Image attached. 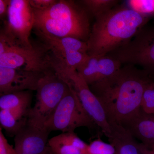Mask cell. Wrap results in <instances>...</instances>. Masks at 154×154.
<instances>
[{"instance_id":"7","label":"cell","mask_w":154,"mask_h":154,"mask_svg":"<svg viewBox=\"0 0 154 154\" xmlns=\"http://www.w3.org/2000/svg\"><path fill=\"white\" fill-rule=\"evenodd\" d=\"M54 70L73 88L84 109L96 125L106 137L110 134V126L105 109L82 76L76 70L62 67L54 66Z\"/></svg>"},{"instance_id":"15","label":"cell","mask_w":154,"mask_h":154,"mask_svg":"<svg viewBox=\"0 0 154 154\" xmlns=\"http://www.w3.org/2000/svg\"><path fill=\"white\" fill-rule=\"evenodd\" d=\"M36 34L43 42L47 51L60 52L67 51H77L88 54L87 42L73 37H58L36 31Z\"/></svg>"},{"instance_id":"24","label":"cell","mask_w":154,"mask_h":154,"mask_svg":"<svg viewBox=\"0 0 154 154\" xmlns=\"http://www.w3.org/2000/svg\"><path fill=\"white\" fill-rule=\"evenodd\" d=\"M56 1L55 0H30L29 2L33 9L44 10L52 5Z\"/></svg>"},{"instance_id":"1","label":"cell","mask_w":154,"mask_h":154,"mask_svg":"<svg viewBox=\"0 0 154 154\" xmlns=\"http://www.w3.org/2000/svg\"><path fill=\"white\" fill-rule=\"evenodd\" d=\"M147 74L133 65L125 64L112 76L89 86L108 122L124 126L140 113L144 93L153 84Z\"/></svg>"},{"instance_id":"13","label":"cell","mask_w":154,"mask_h":154,"mask_svg":"<svg viewBox=\"0 0 154 154\" xmlns=\"http://www.w3.org/2000/svg\"><path fill=\"white\" fill-rule=\"evenodd\" d=\"M147 148L154 151V114L140 112L124 126Z\"/></svg>"},{"instance_id":"20","label":"cell","mask_w":154,"mask_h":154,"mask_svg":"<svg viewBox=\"0 0 154 154\" xmlns=\"http://www.w3.org/2000/svg\"><path fill=\"white\" fill-rule=\"evenodd\" d=\"M125 3L127 8L143 17L154 14V0H128Z\"/></svg>"},{"instance_id":"16","label":"cell","mask_w":154,"mask_h":154,"mask_svg":"<svg viewBox=\"0 0 154 154\" xmlns=\"http://www.w3.org/2000/svg\"><path fill=\"white\" fill-rule=\"evenodd\" d=\"M31 108L0 110L1 127L15 137L27 122Z\"/></svg>"},{"instance_id":"18","label":"cell","mask_w":154,"mask_h":154,"mask_svg":"<svg viewBox=\"0 0 154 154\" xmlns=\"http://www.w3.org/2000/svg\"><path fill=\"white\" fill-rule=\"evenodd\" d=\"M76 71L89 86L103 79V72L99 66L98 56L89 55Z\"/></svg>"},{"instance_id":"11","label":"cell","mask_w":154,"mask_h":154,"mask_svg":"<svg viewBox=\"0 0 154 154\" xmlns=\"http://www.w3.org/2000/svg\"><path fill=\"white\" fill-rule=\"evenodd\" d=\"M45 73L0 66V96L20 91H36Z\"/></svg>"},{"instance_id":"12","label":"cell","mask_w":154,"mask_h":154,"mask_svg":"<svg viewBox=\"0 0 154 154\" xmlns=\"http://www.w3.org/2000/svg\"><path fill=\"white\" fill-rule=\"evenodd\" d=\"M111 132L107 135L110 143L115 148L116 154H149V149L122 125L109 122Z\"/></svg>"},{"instance_id":"23","label":"cell","mask_w":154,"mask_h":154,"mask_svg":"<svg viewBox=\"0 0 154 154\" xmlns=\"http://www.w3.org/2000/svg\"><path fill=\"white\" fill-rule=\"evenodd\" d=\"M0 127V154H17L15 148L9 143Z\"/></svg>"},{"instance_id":"19","label":"cell","mask_w":154,"mask_h":154,"mask_svg":"<svg viewBox=\"0 0 154 154\" xmlns=\"http://www.w3.org/2000/svg\"><path fill=\"white\" fill-rule=\"evenodd\" d=\"M117 0H83L80 1L87 12L96 17L117 6Z\"/></svg>"},{"instance_id":"4","label":"cell","mask_w":154,"mask_h":154,"mask_svg":"<svg viewBox=\"0 0 154 154\" xmlns=\"http://www.w3.org/2000/svg\"><path fill=\"white\" fill-rule=\"evenodd\" d=\"M47 51L44 46L28 47L1 29L0 66L45 73L52 69Z\"/></svg>"},{"instance_id":"17","label":"cell","mask_w":154,"mask_h":154,"mask_svg":"<svg viewBox=\"0 0 154 154\" xmlns=\"http://www.w3.org/2000/svg\"><path fill=\"white\" fill-rule=\"evenodd\" d=\"M32 91L15 92L0 97L1 110L30 109L33 99Z\"/></svg>"},{"instance_id":"10","label":"cell","mask_w":154,"mask_h":154,"mask_svg":"<svg viewBox=\"0 0 154 154\" xmlns=\"http://www.w3.org/2000/svg\"><path fill=\"white\" fill-rule=\"evenodd\" d=\"M44 125L28 118L27 122L14 137L17 154H42L46 149L50 133Z\"/></svg>"},{"instance_id":"8","label":"cell","mask_w":154,"mask_h":154,"mask_svg":"<svg viewBox=\"0 0 154 154\" xmlns=\"http://www.w3.org/2000/svg\"><path fill=\"white\" fill-rule=\"evenodd\" d=\"M122 64L154 69V29L145 26L128 43L108 54Z\"/></svg>"},{"instance_id":"3","label":"cell","mask_w":154,"mask_h":154,"mask_svg":"<svg viewBox=\"0 0 154 154\" xmlns=\"http://www.w3.org/2000/svg\"><path fill=\"white\" fill-rule=\"evenodd\" d=\"M33 9L36 31L88 41L91 31L88 12L74 1H57L45 10Z\"/></svg>"},{"instance_id":"21","label":"cell","mask_w":154,"mask_h":154,"mask_svg":"<svg viewBox=\"0 0 154 154\" xmlns=\"http://www.w3.org/2000/svg\"><path fill=\"white\" fill-rule=\"evenodd\" d=\"M88 154H116V151L111 144L106 143L98 139L88 145Z\"/></svg>"},{"instance_id":"9","label":"cell","mask_w":154,"mask_h":154,"mask_svg":"<svg viewBox=\"0 0 154 154\" xmlns=\"http://www.w3.org/2000/svg\"><path fill=\"white\" fill-rule=\"evenodd\" d=\"M33 9L27 0H10L4 30L28 47H33L30 37L34 28Z\"/></svg>"},{"instance_id":"22","label":"cell","mask_w":154,"mask_h":154,"mask_svg":"<svg viewBox=\"0 0 154 154\" xmlns=\"http://www.w3.org/2000/svg\"><path fill=\"white\" fill-rule=\"evenodd\" d=\"M141 110L147 114H154V84L147 88L144 93Z\"/></svg>"},{"instance_id":"2","label":"cell","mask_w":154,"mask_h":154,"mask_svg":"<svg viewBox=\"0 0 154 154\" xmlns=\"http://www.w3.org/2000/svg\"><path fill=\"white\" fill-rule=\"evenodd\" d=\"M95 18L87 42L88 54L95 56L108 55L128 43L148 21L125 5L116 6Z\"/></svg>"},{"instance_id":"14","label":"cell","mask_w":154,"mask_h":154,"mask_svg":"<svg viewBox=\"0 0 154 154\" xmlns=\"http://www.w3.org/2000/svg\"><path fill=\"white\" fill-rule=\"evenodd\" d=\"M48 146L53 154H88V145L74 132L62 133L51 138Z\"/></svg>"},{"instance_id":"5","label":"cell","mask_w":154,"mask_h":154,"mask_svg":"<svg viewBox=\"0 0 154 154\" xmlns=\"http://www.w3.org/2000/svg\"><path fill=\"white\" fill-rule=\"evenodd\" d=\"M69 89V84L54 70L45 72L38 82L36 102L30 109L28 118L45 125Z\"/></svg>"},{"instance_id":"6","label":"cell","mask_w":154,"mask_h":154,"mask_svg":"<svg viewBox=\"0 0 154 154\" xmlns=\"http://www.w3.org/2000/svg\"><path fill=\"white\" fill-rule=\"evenodd\" d=\"M68 84L69 90L46 122L45 126L50 132L53 131L74 132L77 128L81 127L94 129L97 125L84 109L75 91Z\"/></svg>"},{"instance_id":"26","label":"cell","mask_w":154,"mask_h":154,"mask_svg":"<svg viewBox=\"0 0 154 154\" xmlns=\"http://www.w3.org/2000/svg\"><path fill=\"white\" fill-rule=\"evenodd\" d=\"M42 154H53L51 150L49 148V147L47 145V148H46V149L45 150L44 152Z\"/></svg>"},{"instance_id":"25","label":"cell","mask_w":154,"mask_h":154,"mask_svg":"<svg viewBox=\"0 0 154 154\" xmlns=\"http://www.w3.org/2000/svg\"><path fill=\"white\" fill-rule=\"evenodd\" d=\"M10 1L0 0V18L3 20L7 17Z\"/></svg>"}]
</instances>
